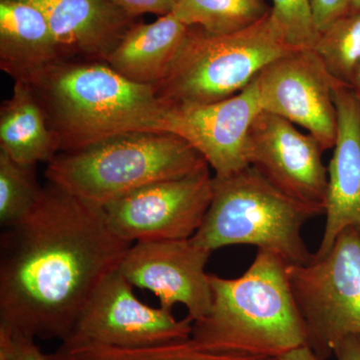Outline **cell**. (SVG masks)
Listing matches in <instances>:
<instances>
[{"label": "cell", "instance_id": "cell-10", "mask_svg": "<svg viewBox=\"0 0 360 360\" xmlns=\"http://www.w3.org/2000/svg\"><path fill=\"white\" fill-rule=\"evenodd\" d=\"M260 108L312 135L322 150L333 149L338 134L336 82L314 49H300L269 63L255 78Z\"/></svg>", "mask_w": 360, "mask_h": 360}, {"label": "cell", "instance_id": "cell-6", "mask_svg": "<svg viewBox=\"0 0 360 360\" xmlns=\"http://www.w3.org/2000/svg\"><path fill=\"white\" fill-rule=\"evenodd\" d=\"M293 51L300 49L284 41L269 13L229 34L188 26L167 75L153 87L167 108L217 103L239 94L272 60Z\"/></svg>", "mask_w": 360, "mask_h": 360}, {"label": "cell", "instance_id": "cell-14", "mask_svg": "<svg viewBox=\"0 0 360 360\" xmlns=\"http://www.w3.org/2000/svg\"><path fill=\"white\" fill-rule=\"evenodd\" d=\"M335 103L338 134L328 167L326 226L315 259L326 257L345 229L360 231V98L354 89L338 84Z\"/></svg>", "mask_w": 360, "mask_h": 360}, {"label": "cell", "instance_id": "cell-30", "mask_svg": "<svg viewBox=\"0 0 360 360\" xmlns=\"http://www.w3.org/2000/svg\"><path fill=\"white\" fill-rule=\"evenodd\" d=\"M352 11H360V0H352L350 13H352Z\"/></svg>", "mask_w": 360, "mask_h": 360}, {"label": "cell", "instance_id": "cell-20", "mask_svg": "<svg viewBox=\"0 0 360 360\" xmlns=\"http://www.w3.org/2000/svg\"><path fill=\"white\" fill-rule=\"evenodd\" d=\"M269 11L265 0H179L172 14L187 26L229 34L250 27Z\"/></svg>", "mask_w": 360, "mask_h": 360}, {"label": "cell", "instance_id": "cell-18", "mask_svg": "<svg viewBox=\"0 0 360 360\" xmlns=\"http://www.w3.org/2000/svg\"><path fill=\"white\" fill-rule=\"evenodd\" d=\"M0 150L21 165L51 162L60 153L56 134L30 85L14 82L0 106Z\"/></svg>", "mask_w": 360, "mask_h": 360}, {"label": "cell", "instance_id": "cell-5", "mask_svg": "<svg viewBox=\"0 0 360 360\" xmlns=\"http://www.w3.org/2000/svg\"><path fill=\"white\" fill-rule=\"evenodd\" d=\"M324 210L286 195L253 167L224 179L213 176L212 202L194 245L212 251L236 245L257 246L288 265L314 259L302 236L303 225Z\"/></svg>", "mask_w": 360, "mask_h": 360}, {"label": "cell", "instance_id": "cell-27", "mask_svg": "<svg viewBox=\"0 0 360 360\" xmlns=\"http://www.w3.org/2000/svg\"><path fill=\"white\" fill-rule=\"evenodd\" d=\"M333 355L336 360H360V336L349 335L341 340Z\"/></svg>", "mask_w": 360, "mask_h": 360}, {"label": "cell", "instance_id": "cell-2", "mask_svg": "<svg viewBox=\"0 0 360 360\" xmlns=\"http://www.w3.org/2000/svg\"><path fill=\"white\" fill-rule=\"evenodd\" d=\"M30 87L60 153L127 132H165L169 108L153 87L130 82L108 63L63 59Z\"/></svg>", "mask_w": 360, "mask_h": 360}, {"label": "cell", "instance_id": "cell-24", "mask_svg": "<svg viewBox=\"0 0 360 360\" xmlns=\"http://www.w3.org/2000/svg\"><path fill=\"white\" fill-rule=\"evenodd\" d=\"M35 338L0 323V360H51L35 345Z\"/></svg>", "mask_w": 360, "mask_h": 360}, {"label": "cell", "instance_id": "cell-22", "mask_svg": "<svg viewBox=\"0 0 360 360\" xmlns=\"http://www.w3.org/2000/svg\"><path fill=\"white\" fill-rule=\"evenodd\" d=\"M35 167L16 162L0 150V224L4 229L25 219L39 202L44 187Z\"/></svg>", "mask_w": 360, "mask_h": 360}, {"label": "cell", "instance_id": "cell-4", "mask_svg": "<svg viewBox=\"0 0 360 360\" xmlns=\"http://www.w3.org/2000/svg\"><path fill=\"white\" fill-rule=\"evenodd\" d=\"M205 165V158L177 135L135 131L59 153L47 163L45 176L68 193L104 207L142 187L186 176Z\"/></svg>", "mask_w": 360, "mask_h": 360}, {"label": "cell", "instance_id": "cell-16", "mask_svg": "<svg viewBox=\"0 0 360 360\" xmlns=\"http://www.w3.org/2000/svg\"><path fill=\"white\" fill-rule=\"evenodd\" d=\"M44 13L30 0H0V68L32 86L63 60Z\"/></svg>", "mask_w": 360, "mask_h": 360}, {"label": "cell", "instance_id": "cell-1", "mask_svg": "<svg viewBox=\"0 0 360 360\" xmlns=\"http://www.w3.org/2000/svg\"><path fill=\"white\" fill-rule=\"evenodd\" d=\"M132 243L103 206L49 182L22 221L0 239V323L33 338L68 340L104 277Z\"/></svg>", "mask_w": 360, "mask_h": 360}, {"label": "cell", "instance_id": "cell-7", "mask_svg": "<svg viewBox=\"0 0 360 360\" xmlns=\"http://www.w3.org/2000/svg\"><path fill=\"white\" fill-rule=\"evenodd\" d=\"M288 281L304 322L307 345L321 359L341 340L360 336V231L345 229L326 257L288 265Z\"/></svg>", "mask_w": 360, "mask_h": 360}, {"label": "cell", "instance_id": "cell-13", "mask_svg": "<svg viewBox=\"0 0 360 360\" xmlns=\"http://www.w3.org/2000/svg\"><path fill=\"white\" fill-rule=\"evenodd\" d=\"M262 111L255 79L236 96L203 105L169 108L165 131L184 139L224 179L250 167L246 141Z\"/></svg>", "mask_w": 360, "mask_h": 360}, {"label": "cell", "instance_id": "cell-25", "mask_svg": "<svg viewBox=\"0 0 360 360\" xmlns=\"http://www.w3.org/2000/svg\"><path fill=\"white\" fill-rule=\"evenodd\" d=\"M315 25L321 33L350 13L352 0H311Z\"/></svg>", "mask_w": 360, "mask_h": 360}, {"label": "cell", "instance_id": "cell-15", "mask_svg": "<svg viewBox=\"0 0 360 360\" xmlns=\"http://www.w3.org/2000/svg\"><path fill=\"white\" fill-rule=\"evenodd\" d=\"M44 13L61 53L105 63L139 18L116 0H30Z\"/></svg>", "mask_w": 360, "mask_h": 360}, {"label": "cell", "instance_id": "cell-26", "mask_svg": "<svg viewBox=\"0 0 360 360\" xmlns=\"http://www.w3.org/2000/svg\"><path fill=\"white\" fill-rule=\"evenodd\" d=\"M129 14L139 18L143 14L160 16L174 13L179 0H116Z\"/></svg>", "mask_w": 360, "mask_h": 360}, {"label": "cell", "instance_id": "cell-12", "mask_svg": "<svg viewBox=\"0 0 360 360\" xmlns=\"http://www.w3.org/2000/svg\"><path fill=\"white\" fill-rule=\"evenodd\" d=\"M212 251L194 245L191 238L132 243L118 269L132 286L150 290L160 307L172 311L184 304L193 321L212 307L210 274L205 267Z\"/></svg>", "mask_w": 360, "mask_h": 360}, {"label": "cell", "instance_id": "cell-8", "mask_svg": "<svg viewBox=\"0 0 360 360\" xmlns=\"http://www.w3.org/2000/svg\"><path fill=\"white\" fill-rule=\"evenodd\" d=\"M210 168L155 182L104 206L111 231L130 243L193 238L212 202Z\"/></svg>", "mask_w": 360, "mask_h": 360}, {"label": "cell", "instance_id": "cell-17", "mask_svg": "<svg viewBox=\"0 0 360 360\" xmlns=\"http://www.w3.org/2000/svg\"><path fill=\"white\" fill-rule=\"evenodd\" d=\"M187 30L188 26L172 13L151 23L137 21L105 63L130 82L155 86L167 75Z\"/></svg>", "mask_w": 360, "mask_h": 360}, {"label": "cell", "instance_id": "cell-3", "mask_svg": "<svg viewBox=\"0 0 360 360\" xmlns=\"http://www.w3.org/2000/svg\"><path fill=\"white\" fill-rule=\"evenodd\" d=\"M286 267L274 253L258 250L238 278L210 274L212 307L193 321L191 340L213 352L274 359L307 345Z\"/></svg>", "mask_w": 360, "mask_h": 360}, {"label": "cell", "instance_id": "cell-21", "mask_svg": "<svg viewBox=\"0 0 360 360\" xmlns=\"http://www.w3.org/2000/svg\"><path fill=\"white\" fill-rule=\"evenodd\" d=\"M338 84L354 87L360 68V11H352L319 33L314 47Z\"/></svg>", "mask_w": 360, "mask_h": 360}, {"label": "cell", "instance_id": "cell-11", "mask_svg": "<svg viewBox=\"0 0 360 360\" xmlns=\"http://www.w3.org/2000/svg\"><path fill=\"white\" fill-rule=\"evenodd\" d=\"M321 144L285 118L260 111L250 125L246 155L270 184L286 195L324 210L328 167Z\"/></svg>", "mask_w": 360, "mask_h": 360}, {"label": "cell", "instance_id": "cell-23", "mask_svg": "<svg viewBox=\"0 0 360 360\" xmlns=\"http://www.w3.org/2000/svg\"><path fill=\"white\" fill-rule=\"evenodd\" d=\"M269 15L284 41L295 49H314L319 32L311 0H270Z\"/></svg>", "mask_w": 360, "mask_h": 360}, {"label": "cell", "instance_id": "cell-9", "mask_svg": "<svg viewBox=\"0 0 360 360\" xmlns=\"http://www.w3.org/2000/svg\"><path fill=\"white\" fill-rule=\"evenodd\" d=\"M132 288L118 269L104 277L85 304L68 340L139 349L191 338V317L177 319L169 310L144 304L137 300Z\"/></svg>", "mask_w": 360, "mask_h": 360}, {"label": "cell", "instance_id": "cell-28", "mask_svg": "<svg viewBox=\"0 0 360 360\" xmlns=\"http://www.w3.org/2000/svg\"><path fill=\"white\" fill-rule=\"evenodd\" d=\"M278 360H324L321 359L309 345L291 349L278 357Z\"/></svg>", "mask_w": 360, "mask_h": 360}, {"label": "cell", "instance_id": "cell-29", "mask_svg": "<svg viewBox=\"0 0 360 360\" xmlns=\"http://www.w3.org/2000/svg\"><path fill=\"white\" fill-rule=\"evenodd\" d=\"M352 89H354V91L356 92L357 96L360 98V68L359 71H357L356 77H355L354 87Z\"/></svg>", "mask_w": 360, "mask_h": 360}, {"label": "cell", "instance_id": "cell-19", "mask_svg": "<svg viewBox=\"0 0 360 360\" xmlns=\"http://www.w3.org/2000/svg\"><path fill=\"white\" fill-rule=\"evenodd\" d=\"M49 356L51 360H278L274 357L213 352L201 347L191 338L139 349L70 340L63 342Z\"/></svg>", "mask_w": 360, "mask_h": 360}]
</instances>
